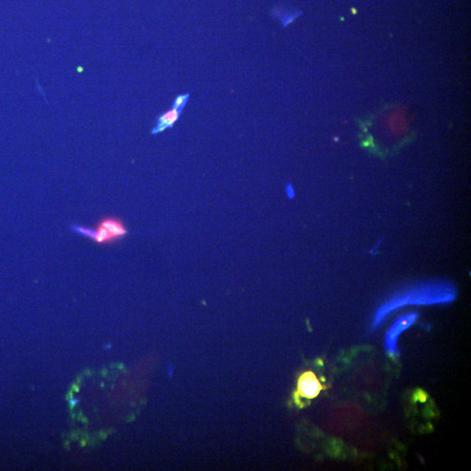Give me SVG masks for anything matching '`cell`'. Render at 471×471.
Wrapping results in <instances>:
<instances>
[{
	"mask_svg": "<svg viewBox=\"0 0 471 471\" xmlns=\"http://www.w3.org/2000/svg\"><path fill=\"white\" fill-rule=\"evenodd\" d=\"M99 223L109 231V233L112 235L116 242L127 237L128 234V231L124 222L117 216H105Z\"/></svg>",
	"mask_w": 471,
	"mask_h": 471,
	"instance_id": "obj_5",
	"label": "cell"
},
{
	"mask_svg": "<svg viewBox=\"0 0 471 471\" xmlns=\"http://www.w3.org/2000/svg\"><path fill=\"white\" fill-rule=\"evenodd\" d=\"M189 99V93L181 94V96H178L174 99L172 109L169 110V111L162 113V116L157 118V125H155V127L152 129L151 134L154 135L161 134V133L165 131L166 129L173 128L177 121L179 120L182 110H184L185 106L187 105Z\"/></svg>",
	"mask_w": 471,
	"mask_h": 471,
	"instance_id": "obj_3",
	"label": "cell"
},
{
	"mask_svg": "<svg viewBox=\"0 0 471 471\" xmlns=\"http://www.w3.org/2000/svg\"><path fill=\"white\" fill-rule=\"evenodd\" d=\"M323 389L324 387H323L317 376L313 372H306V373L300 375L295 397L314 399L320 394Z\"/></svg>",
	"mask_w": 471,
	"mask_h": 471,
	"instance_id": "obj_4",
	"label": "cell"
},
{
	"mask_svg": "<svg viewBox=\"0 0 471 471\" xmlns=\"http://www.w3.org/2000/svg\"><path fill=\"white\" fill-rule=\"evenodd\" d=\"M417 318V313H409L397 318L394 324L391 326L385 337L386 351L390 357H396L399 355L397 347L399 337L410 326L415 324Z\"/></svg>",
	"mask_w": 471,
	"mask_h": 471,
	"instance_id": "obj_2",
	"label": "cell"
},
{
	"mask_svg": "<svg viewBox=\"0 0 471 471\" xmlns=\"http://www.w3.org/2000/svg\"><path fill=\"white\" fill-rule=\"evenodd\" d=\"M457 288L448 281L435 280L418 284L404 292H399L379 306L375 315L373 328H377L389 314L401 307L451 303L457 298Z\"/></svg>",
	"mask_w": 471,
	"mask_h": 471,
	"instance_id": "obj_1",
	"label": "cell"
},
{
	"mask_svg": "<svg viewBox=\"0 0 471 471\" xmlns=\"http://www.w3.org/2000/svg\"><path fill=\"white\" fill-rule=\"evenodd\" d=\"M79 401L78 400V399H76V398H72L71 400L70 401V405L73 406V407H74V406L77 405Z\"/></svg>",
	"mask_w": 471,
	"mask_h": 471,
	"instance_id": "obj_7",
	"label": "cell"
},
{
	"mask_svg": "<svg viewBox=\"0 0 471 471\" xmlns=\"http://www.w3.org/2000/svg\"><path fill=\"white\" fill-rule=\"evenodd\" d=\"M287 193L288 196L290 197V199H294L295 196V192L294 187H292V185H288L287 187Z\"/></svg>",
	"mask_w": 471,
	"mask_h": 471,
	"instance_id": "obj_6",
	"label": "cell"
}]
</instances>
